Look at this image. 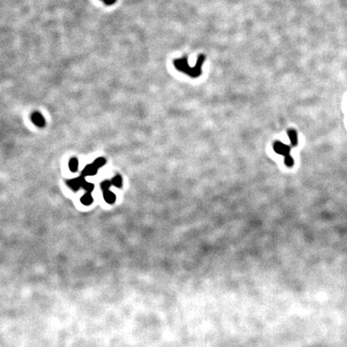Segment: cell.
Segmentation results:
<instances>
[{
  "mask_svg": "<svg viewBox=\"0 0 347 347\" xmlns=\"http://www.w3.org/2000/svg\"><path fill=\"white\" fill-rule=\"evenodd\" d=\"M198 61L197 64L194 67L191 68L188 65V62H187V57H182L181 59H177V60H174V65L177 69L180 71L182 72L187 74L189 76H190L191 77H197L199 75H201V67L202 64L203 63L205 57L203 55H200L198 57Z\"/></svg>",
  "mask_w": 347,
  "mask_h": 347,
  "instance_id": "1",
  "label": "cell"
},
{
  "mask_svg": "<svg viewBox=\"0 0 347 347\" xmlns=\"http://www.w3.org/2000/svg\"><path fill=\"white\" fill-rule=\"evenodd\" d=\"M273 148L275 152H276V153L281 154V155L286 156L290 153V147L289 146H287V145L282 143L280 141H277V142H276L274 143Z\"/></svg>",
  "mask_w": 347,
  "mask_h": 347,
  "instance_id": "2",
  "label": "cell"
},
{
  "mask_svg": "<svg viewBox=\"0 0 347 347\" xmlns=\"http://www.w3.org/2000/svg\"><path fill=\"white\" fill-rule=\"evenodd\" d=\"M31 121H33L34 124L38 126H43L44 125V119L39 112H34L33 114L31 115Z\"/></svg>",
  "mask_w": 347,
  "mask_h": 347,
  "instance_id": "3",
  "label": "cell"
},
{
  "mask_svg": "<svg viewBox=\"0 0 347 347\" xmlns=\"http://www.w3.org/2000/svg\"><path fill=\"white\" fill-rule=\"evenodd\" d=\"M288 135H289V139H290L292 146H297L298 139H297V132H296V130H289V131H288Z\"/></svg>",
  "mask_w": 347,
  "mask_h": 347,
  "instance_id": "4",
  "label": "cell"
},
{
  "mask_svg": "<svg viewBox=\"0 0 347 347\" xmlns=\"http://www.w3.org/2000/svg\"><path fill=\"white\" fill-rule=\"evenodd\" d=\"M97 168L93 165L87 166L83 171V176H88V175H94L97 174Z\"/></svg>",
  "mask_w": 347,
  "mask_h": 347,
  "instance_id": "5",
  "label": "cell"
},
{
  "mask_svg": "<svg viewBox=\"0 0 347 347\" xmlns=\"http://www.w3.org/2000/svg\"><path fill=\"white\" fill-rule=\"evenodd\" d=\"M104 198H105V201H106L107 203H112L115 201V199H116V196L112 194V192H110L109 190H108L104 191Z\"/></svg>",
  "mask_w": 347,
  "mask_h": 347,
  "instance_id": "6",
  "label": "cell"
},
{
  "mask_svg": "<svg viewBox=\"0 0 347 347\" xmlns=\"http://www.w3.org/2000/svg\"><path fill=\"white\" fill-rule=\"evenodd\" d=\"M69 168L70 170L73 172L77 171L78 169V161L76 158H72L70 160L69 162Z\"/></svg>",
  "mask_w": 347,
  "mask_h": 347,
  "instance_id": "7",
  "label": "cell"
},
{
  "mask_svg": "<svg viewBox=\"0 0 347 347\" xmlns=\"http://www.w3.org/2000/svg\"><path fill=\"white\" fill-rule=\"evenodd\" d=\"M81 202L84 204H85V205H89V204L93 203V198L90 195V194H86L81 198Z\"/></svg>",
  "mask_w": 347,
  "mask_h": 347,
  "instance_id": "8",
  "label": "cell"
},
{
  "mask_svg": "<svg viewBox=\"0 0 347 347\" xmlns=\"http://www.w3.org/2000/svg\"><path fill=\"white\" fill-rule=\"evenodd\" d=\"M285 165L289 167H291L293 165L294 161H293V158L291 157L290 154H288V155L285 156Z\"/></svg>",
  "mask_w": 347,
  "mask_h": 347,
  "instance_id": "9",
  "label": "cell"
},
{
  "mask_svg": "<svg viewBox=\"0 0 347 347\" xmlns=\"http://www.w3.org/2000/svg\"><path fill=\"white\" fill-rule=\"evenodd\" d=\"M105 163V160L104 158H97V160H96L95 162H94V163H93V165L95 166L97 168H98V167H101V166H103L104 164Z\"/></svg>",
  "mask_w": 347,
  "mask_h": 347,
  "instance_id": "10",
  "label": "cell"
},
{
  "mask_svg": "<svg viewBox=\"0 0 347 347\" xmlns=\"http://www.w3.org/2000/svg\"><path fill=\"white\" fill-rule=\"evenodd\" d=\"M121 179L120 176H116L115 177L114 179H112V183L113 185H115L116 186H117V187H120L121 185Z\"/></svg>",
  "mask_w": 347,
  "mask_h": 347,
  "instance_id": "11",
  "label": "cell"
},
{
  "mask_svg": "<svg viewBox=\"0 0 347 347\" xmlns=\"http://www.w3.org/2000/svg\"><path fill=\"white\" fill-rule=\"evenodd\" d=\"M83 187L85 189V190H87L89 193V192H91L92 190H93V185L91 184V183H89V182H84V184H83Z\"/></svg>",
  "mask_w": 347,
  "mask_h": 347,
  "instance_id": "12",
  "label": "cell"
},
{
  "mask_svg": "<svg viewBox=\"0 0 347 347\" xmlns=\"http://www.w3.org/2000/svg\"><path fill=\"white\" fill-rule=\"evenodd\" d=\"M109 186H110V182H109V181H105V182H104L102 184H101V188L104 190V191H105V190H108Z\"/></svg>",
  "mask_w": 347,
  "mask_h": 347,
  "instance_id": "13",
  "label": "cell"
},
{
  "mask_svg": "<svg viewBox=\"0 0 347 347\" xmlns=\"http://www.w3.org/2000/svg\"><path fill=\"white\" fill-rule=\"evenodd\" d=\"M101 1H102L107 6H112L116 2V0H101Z\"/></svg>",
  "mask_w": 347,
  "mask_h": 347,
  "instance_id": "14",
  "label": "cell"
}]
</instances>
